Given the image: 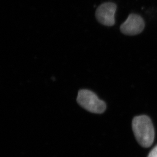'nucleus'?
<instances>
[{
	"label": "nucleus",
	"mask_w": 157,
	"mask_h": 157,
	"mask_svg": "<svg viewBox=\"0 0 157 157\" xmlns=\"http://www.w3.org/2000/svg\"><path fill=\"white\" fill-rule=\"evenodd\" d=\"M145 27L144 19L136 14H130L121 26V31L127 35H136L142 32Z\"/></svg>",
	"instance_id": "4"
},
{
	"label": "nucleus",
	"mask_w": 157,
	"mask_h": 157,
	"mask_svg": "<svg viewBox=\"0 0 157 157\" xmlns=\"http://www.w3.org/2000/svg\"><path fill=\"white\" fill-rule=\"evenodd\" d=\"M117 5L113 2H106L100 5L96 11L98 22L106 26H113L115 24L114 15Z\"/></svg>",
	"instance_id": "3"
},
{
	"label": "nucleus",
	"mask_w": 157,
	"mask_h": 157,
	"mask_svg": "<svg viewBox=\"0 0 157 157\" xmlns=\"http://www.w3.org/2000/svg\"><path fill=\"white\" fill-rule=\"evenodd\" d=\"M77 102L86 110L95 114H102L106 109V105L94 92L87 89L79 91Z\"/></svg>",
	"instance_id": "2"
},
{
	"label": "nucleus",
	"mask_w": 157,
	"mask_h": 157,
	"mask_svg": "<svg viewBox=\"0 0 157 157\" xmlns=\"http://www.w3.org/2000/svg\"><path fill=\"white\" fill-rule=\"evenodd\" d=\"M147 157H157V145L151 151Z\"/></svg>",
	"instance_id": "5"
},
{
	"label": "nucleus",
	"mask_w": 157,
	"mask_h": 157,
	"mask_svg": "<svg viewBox=\"0 0 157 157\" xmlns=\"http://www.w3.org/2000/svg\"><path fill=\"white\" fill-rule=\"evenodd\" d=\"M132 130L138 143L144 147H151L154 141L155 130L150 117L140 115L134 118Z\"/></svg>",
	"instance_id": "1"
}]
</instances>
